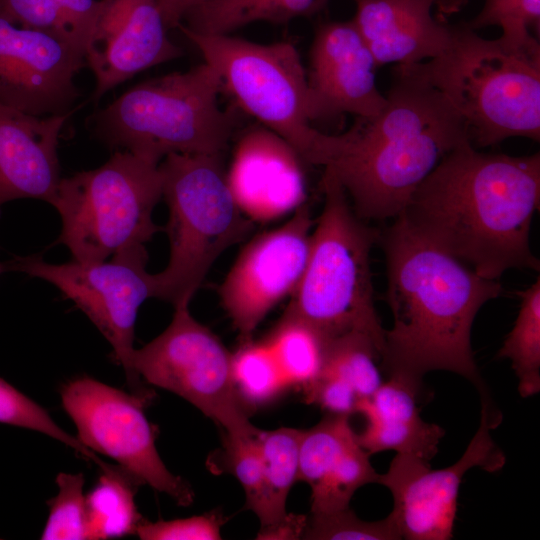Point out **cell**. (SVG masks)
Listing matches in <instances>:
<instances>
[{
	"label": "cell",
	"mask_w": 540,
	"mask_h": 540,
	"mask_svg": "<svg viewBox=\"0 0 540 540\" xmlns=\"http://www.w3.org/2000/svg\"><path fill=\"white\" fill-rule=\"evenodd\" d=\"M303 160L281 137L263 126L247 130L236 145L227 180L242 212L266 222L305 204Z\"/></svg>",
	"instance_id": "obj_18"
},
{
	"label": "cell",
	"mask_w": 540,
	"mask_h": 540,
	"mask_svg": "<svg viewBox=\"0 0 540 540\" xmlns=\"http://www.w3.org/2000/svg\"><path fill=\"white\" fill-rule=\"evenodd\" d=\"M377 68L352 19L320 25L306 71L316 120L343 113L377 116L387 102L376 84Z\"/></svg>",
	"instance_id": "obj_17"
},
{
	"label": "cell",
	"mask_w": 540,
	"mask_h": 540,
	"mask_svg": "<svg viewBox=\"0 0 540 540\" xmlns=\"http://www.w3.org/2000/svg\"><path fill=\"white\" fill-rule=\"evenodd\" d=\"M324 205L311 234L302 279L284 313L328 339L358 332L373 340L380 357L385 329L374 305L370 252L380 230L353 210L345 189L328 168L321 179Z\"/></svg>",
	"instance_id": "obj_5"
},
{
	"label": "cell",
	"mask_w": 540,
	"mask_h": 540,
	"mask_svg": "<svg viewBox=\"0 0 540 540\" xmlns=\"http://www.w3.org/2000/svg\"><path fill=\"white\" fill-rule=\"evenodd\" d=\"M304 515L288 514L279 524L266 529H260L258 539H300L307 525Z\"/></svg>",
	"instance_id": "obj_39"
},
{
	"label": "cell",
	"mask_w": 540,
	"mask_h": 540,
	"mask_svg": "<svg viewBox=\"0 0 540 540\" xmlns=\"http://www.w3.org/2000/svg\"><path fill=\"white\" fill-rule=\"evenodd\" d=\"M540 201V155L446 154L398 215L417 235L498 280L509 269L538 271L530 227Z\"/></svg>",
	"instance_id": "obj_1"
},
{
	"label": "cell",
	"mask_w": 540,
	"mask_h": 540,
	"mask_svg": "<svg viewBox=\"0 0 540 540\" xmlns=\"http://www.w3.org/2000/svg\"><path fill=\"white\" fill-rule=\"evenodd\" d=\"M159 164L117 150L100 167L61 178L50 204L62 221L58 242L73 260L104 261L159 231L152 219L162 197Z\"/></svg>",
	"instance_id": "obj_9"
},
{
	"label": "cell",
	"mask_w": 540,
	"mask_h": 540,
	"mask_svg": "<svg viewBox=\"0 0 540 540\" xmlns=\"http://www.w3.org/2000/svg\"><path fill=\"white\" fill-rule=\"evenodd\" d=\"M540 0H485L481 11L466 25L472 30L496 25L502 37L522 44L535 37L529 27L539 29Z\"/></svg>",
	"instance_id": "obj_35"
},
{
	"label": "cell",
	"mask_w": 540,
	"mask_h": 540,
	"mask_svg": "<svg viewBox=\"0 0 540 540\" xmlns=\"http://www.w3.org/2000/svg\"><path fill=\"white\" fill-rule=\"evenodd\" d=\"M58 492L48 501L49 515L43 540H87V510L82 473H59Z\"/></svg>",
	"instance_id": "obj_32"
},
{
	"label": "cell",
	"mask_w": 540,
	"mask_h": 540,
	"mask_svg": "<svg viewBox=\"0 0 540 540\" xmlns=\"http://www.w3.org/2000/svg\"><path fill=\"white\" fill-rule=\"evenodd\" d=\"M420 392L399 378L387 377L370 397L359 400L357 413L366 425L357 437L369 455L393 450L427 461L435 457L445 430L421 418Z\"/></svg>",
	"instance_id": "obj_21"
},
{
	"label": "cell",
	"mask_w": 540,
	"mask_h": 540,
	"mask_svg": "<svg viewBox=\"0 0 540 540\" xmlns=\"http://www.w3.org/2000/svg\"><path fill=\"white\" fill-rule=\"evenodd\" d=\"M159 167L170 257L153 274V297L190 303L217 258L246 238L254 222L234 198L222 154H169Z\"/></svg>",
	"instance_id": "obj_8"
},
{
	"label": "cell",
	"mask_w": 540,
	"mask_h": 540,
	"mask_svg": "<svg viewBox=\"0 0 540 540\" xmlns=\"http://www.w3.org/2000/svg\"><path fill=\"white\" fill-rule=\"evenodd\" d=\"M0 215H1V207H0Z\"/></svg>",
	"instance_id": "obj_43"
},
{
	"label": "cell",
	"mask_w": 540,
	"mask_h": 540,
	"mask_svg": "<svg viewBox=\"0 0 540 540\" xmlns=\"http://www.w3.org/2000/svg\"><path fill=\"white\" fill-rule=\"evenodd\" d=\"M168 29L177 28L186 11L198 0H157Z\"/></svg>",
	"instance_id": "obj_40"
},
{
	"label": "cell",
	"mask_w": 540,
	"mask_h": 540,
	"mask_svg": "<svg viewBox=\"0 0 540 540\" xmlns=\"http://www.w3.org/2000/svg\"><path fill=\"white\" fill-rule=\"evenodd\" d=\"M101 472L86 494L87 540L136 535L143 518L137 510L135 494L142 484L117 464Z\"/></svg>",
	"instance_id": "obj_24"
},
{
	"label": "cell",
	"mask_w": 540,
	"mask_h": 540,
	"mask_svg": "<svg viewBox=\"0 0 540 540\" xmlns=\"http://www.w3.org/2000/svg\"><path fill=\"white\" fill-rule=\"evenodd\" d=\"M303 430L283 427L259 430L256 439L262 458V485L254 514L260 529L282 522L289 513L286 502L289 491L298 481L299 446Z\"/></svg>",
	"instance_id": "obj_23"
},
{
	"label": "cell",
	"mask_w": 540,
	"mask_h": 540,
	"mask_svg": "<svg viewBox=\"0 0 540 540\" xmlns=\"http://www.w3.org/2000/svg\"><path fill=\"white\" fill-rule=\"evenodd\" d=\"M302 391L307 403L319 406L328 414L350 417L357 413L360 400L357 393L351 385L333 374L322 372Z\"/></svg>",
	"instance_id": "obj_38"
},
{
	"label": "cell",
	"mask_w": 540,
	"mask_h": 540,
	"mask_svg": "<svg viewBox=\"0 0 540 540\" xmlns=\"http://www.w3.org/2000/svg\"><path fill=\"white\" fill-rule=\"evenodd\" d=\"M264 339L290 387L303 390L322 373L330 339L307 322L283 313Z\"/></svg>",
	"instance_id": "obj_25"
},
{
	"label": "cell",
	"mask_w": 540,
	"mask_h": 540,
	"mask_svg": "<svg viewBox=\"0 0 540 540\" xmlns=\"http://www.w3.org/2000/svg\"><path fill=\"white\" fill-rule=\"evenodd\" d=\"M147 261L143 245L122 250L110 261L50 264L33 255L15 256L9 266L48 281L71 300L111 344L113 358L122 366L131 393L149 402L151 394L132 368L137 312L153 297L154 290Z\"/></svg>",
	"instance_id": "obj_11"
},
{
	"label": "cell",
	"mask_w": 540,
	"mask_h": 540,
	"mask_svg": "<svg viewBox=\"0 0 540 540\" xmlns=\"http://www.w3.org/2000/svg\"><path fill=\"white\" fill-rule=\"evenodd\" d=\"M480 422L461 458L453 465L433 469L430 461L397 454L388 470L379 474L378 484L393 497L390 512L401 539L450 540L457 515L458 494L466 472L472 468L495 473L506 457L493 440L491 431L502 421L493 409L487 390L480 392Z\"/></svg>",
	"instance_id": "obj_13"
},
{
	"label": "cell",
	"mask_w": 540,
	"mask_h": 540,
	"mask_svg": "<svg viewBox=\"0 0 540 540\" xmlns=\"http://www.w3.org/2000/svg\"><path fill=\"white\" fill-rule=\"evenodd\" d=\"M222 83L203 62L137 84L101 110L95 132L118 150L159 164L169 154H223L236 114L219 102Z\"/></svg>",
	"instance_id": "obj_6"
},
{
	"label": "cell",
	"mask_w": 540,
	"mask_h": 540,
	"mask_svg": "<svg viewBox=\"0 0 540 540\" xmlns=\"http://www.w3.org/2000/svg\"><path fill=\"white\" fill-rule=\"evenodd\" d=\"M520 307L512 330L497 357L511 361L518 379L519 394L531 397L540 392V279L519 292Z\"/></svg>",
	"instance_id": "obj_26"
},
{
	"label": "cell",
	"mask_w": 540,
	"mask_h": 540,
	"mask_svg": "<svg viewBox=\"0 0 540 540\" xmlns=\"http://www.w3.org/2000/svg\"><path fill=\"white\" fill-rule=\"evenodd\" d=\"M0 423L45 434L73 449L84 460L102 465L103 460L77 437L62 429L35 401L0 378Z\"/></svg>",
	"instance_id": "obj_31"
},
{
	"label": "cell",
	"mask_w": 540,
	"mask_h": 540,
	"mask_svg": "<svg viewBox=\"0 0 540 540\" xmlns=\"http://www.w3.org/2000/svg\"><path fill=\"white\" fill-rule=\"evenodd\" d=\"M86 65L67 41L20 26L0 13V103L35 116L69 113Z\"/></svg>",
	"instance_id": "obj_15"
},
{
	"label": "cell",
	"mask_w": 540,
	"mask_h": 540,
	"mask_svg": "<svg viewBox=\"0 0 540 540\" xmlns=\"http://www.w3.org/2000/svg\"><path fill=\"white\" fill-rule=\"evenodd\" d=\"M387 270L386 301L393 326L380 357L387 377L421 391L430 371L456 373L486 390L471 347L476 314L504 292L498 280L429 243L399 216L380 231Z\"/></svg>",
	"instance_id": "obj_2"
},
{
	"label": "cell",
	"mask_w": 540,
	"mask_h": 540,
	"mask_svg": "<svg viewBox=\"0 0 540 540\" xmlns=\"http://www.w3.org/2000/svg\"><path fill=\"white\" fill-rule=\"evenodd\" d=\"M256 435L233 437L224 434L223 450L213 461L215 470L228 472L239 481L245 493V508L252 512L262 485V458Z\"/></svg>",
	"instance_id": "obj_34"
},
{
	"label": "cell",
	"mask_w": 540,
	"mask_h": 540,
	"mask_svg": "<svg viewBox=\"0 0 540 540\" xmlns=\"http://www.w3.org/2000/svg\"><path fill=\"white\" fill-rule=\"evenodd\" d=\"M349 418L328 414L312 428L303 430L299 446L298 481L314 487L358 442Z\"/></svg>",
	"instance_id": "obj_28"
},
{
	"label": "cell",
	"mask_w": 540,
	"mask_h": 540,
	"mask_svg": "<svg viewBox=\"0 0 540 540\" xmlns=\"http://www.w3.org/2000/svg\"><path fill=\"white\" fill-rule=\"evenodd\" d=\"M223 523L224 518L218 512L168 521L143 519L136 535L142 540H218L222 538Z\"/></svg>",
	"instance_id": "obj_37"
},
{
	"label": "cell",
	"mask_w": 540,
	"mask_h": 540,
	"mask_svg": "<svg viewBox=\"0 0 540 540\" xmlns=\"http://www.w3.org/2000/svg\"><path fill=\"white\" fill-rule=\"evenodd\" d=\"M219 74L240 110L285 140L304 163L328 166L343 136L312 126L316 120L307 73L289 42L261 44L230 34H199L177 27Z\"/></svg>",
	"instance_id": "obj_7"
},
{
	"label": "cell",
	"mask_w": 540,
	"mask_h": 540,
	"mask_svg": "<svg viewBox=\"0 0 540 540\" xmlns=\"http://www.w3.org/2000/svg\"><path fill=\"white\" fill-rule=\"evenodd\" d=\"M303 539L310 540H397L399 530L391 514L377 521L357 517L350 507L326 513L311 514Z\"/></svg>",
	"instance_id": "obj_33"
},
{
	"label": "cell",
	"mask_w": 540,
	"mask_h": 540,
	"mask_svg": "<svg viewBox=\"0 0 540 540\" xmlns=\"http://www.w3.org/2000/svg\"><path fill=\"white\" fill-rule=\"evenodd\" d=\"M419 67L460 115L471 144L540 139V45L480 37L455 26L450 48Z\"/></svg>",
	"instance_id": "obj_4"
},
{
	"label": "cell",
	"mask_w": 540,
	"mask_h": 540,
	"mask_svg": "<svg viewBox=\"0 0 540 540\" xmlns=\"http://www.w3.org/2000/svg\"><path fill=\"white\" fill-rule=\"evenodd\" d=\"M190 303L174 305L168 327L134 349L137 377L185 399L220 425L225 434L251 437L259 431L248 416L232 377V353L190 313Z\"/></svg>",
	"instance_id": "obj_10"
},
{
	"label": "cell",
	"mask_w": 540,
	"mask_h": 540,
	"mask_svg": "<svg viewBox=\"0 0 540 540\" xmlns=\"http://www.w3.org/2000/svg\"><path fill=\"white\" fill-rule=\"evenodd\" d=\"M70 114L35 116L0 103V207L20 198L50 203L61 180L57 148Z\"/></svg>",
	"instance_id": "obj_19"
},
{
	"label": "cell",
	"mask_w": 540,
	"mask_h": 540,
	"mask_svg": "<svg viewBox=\"0 0 540 540\" xmlns=\"http://www.w3.org/2000/svg\"><path fill=\"white\" fill-rule=\"evenodd\" d=\"M314 220L308 204L283 225L255 236L240 252L219 296L240 334L252 338L266 315L297 289L307 264Z\"/></svg>",
	"instance_id": "obj_14"
},
{
	"label": "cell",
	"mask_w": 540,
	"mask_h": 540,
	"mask_svg": "<svg viewBox=\"0 0 540 540\" xmlns=\"http://www.w3.org/2000/svg\"><path fill=\"white\" fill-rule=\"evenodd\" d=\"M157 0H101L85 48L96 80L94 99L155 65L174 60L182 49L167 34Z\"/></svg>",
	"instance_id": "obj_16"
},
{
	"label": "cell",
	"mask_w": 540,
	"mask_h": 540,
	"mask_svg": "<svg viewBox=\"0 0 540 540\" xmlns=\"http://www.w3.org/2000/svg\"><path fill=\"white\" fill-rule=\"evenodd\" d=\"M369 454L355 443L336 466L311 488V514H326L350 507L354 493L364 485L377 483L379 473Z\"/></svg>",
	"instance_id": "obj_30"
},
{
	"label": "cell",
	"mask_w": 540,
	"mask_h": 540,
	"mask_svg": "<svg viewBox=\"0 0 540 540\" xmlns=\"http://www.w3.org/2000/svg\"><path fill=\"white\" fill-rule=\"evenodd\" d=\"M232 377L248 410L270 403L290 388L265 339L242 341L232 353Z\"/></svg>",
	"instance_id": "obj_27"
},
{
	"label": "cell",
	"mask_w": 540,
	"mask_h": 540,
	"mask_svg": "<svg viewBox=\"0 0 540 540\" xmlns=\"http://www.w3.org/2000/svg\"><path fill=\"white\" fill-rule=\"evenodd\" d=\"M468 0H436L437 18L444 21L446 17L458 13Z\"/></svg>",
	"instance_id": "obj_41"
},
{
	"label": "cell",
	"mask_w": 540,
	"mask_h": 540,
	"mask_svg": "<svg viewBox=\"0 0 540 540\" xmlns=\"http://www.w3.org/2000/svg\"><path fill=\"white\" fill-rule=\"evenodd\" d=\"M378 359L380 353L373 340L351 332L330 339L322 372L347 382L361 400L370 397L383 382Z\"/></svg>",
	"instance_id": "obj_29"
},
{
	"label": "cell",
	"mask_w": 540,
	"mask_h": 540,
	"mask_svg": "<svg viewBox=\"0 0 540 540\" xmlns=\"http://www.w3.org/2000/svg\"><path fill=\"white\" fill-rule=\"evenodd\" d=\"M386 105L357 118L338 156L337 177L363 220L396 218L416 188L451 150L470 141L463 120L419 63L397 65Z\"/></svg>",
	"instance_id": "obj_3"
},
{
	"label": "cell",
	"mask_w": 540,
	"mask_h": 540,
	"mask_svg": "<svg viewBox=\"0 0 540 540\" xmlns=\"http://www.w3.org/2000/svg\"><path fill=\"white\" fill-rule=\"evenodd\" d=\"M0 13L20 26L47 32L67 41L85 57L84 46L59 0H0Z\"/></svg>",
	"instance_id": "obj_36"
},
{
	"label": "cell",
	"mask_w": 540,
	"mask_h": 540,
	"mask_svg": "<svg viewBox=\"0 0 540 540\" xmlns=\"http://www.w3.org/2000/svg\"><path fill=\"white\" fill-rule=\"evenodd\" d=\"M60 395L83 445L114 459L141 484L167 494L177 504L193 503L189 483L173 474L157 451L155 431L144 413L146 401L86 376L69 381Z\"/></svg>",
	"instance_id": "obj_12"
},
{
	"label": "cell",
	"mask_w": 540,
	"mask_h": 540,
	"mask_svg": "<svg viewBox=\"0 0 540 540\" xmlns=\"http://www.w3.org/2000/svg\"><path fill=\"white\" fill-rule=\"evenodd\" d=\"M329 0H198L184 14L185 29L224 35L256 22L287 23L322 10Z\"/></svg>",
	"instance_id": "obj_22"
},
{
	"label": "cell",
	"mask_w": 540,
	"mask_h": 540,
	"mask_svg": "<svg viewBox=\"0 0 540 540\" xmlns=\"http://www.w3.org/2000/svg\"><path fill=\"white\" fill-rule=\"evenodd\" d=\"M352 19L378 67L411 65L444 54L455 26L434 18L436 0H354Z\"/></svg>",
	"instance_id": "obj_20"
},
{
	"label": "cell",
	"mask_w": 540,
	"mask_h": 540,
	"mask_svg": "<svg viewBox=\"0 0 540 540\" xmlns=\"http://www.w3.org/2000/svg\"><path fill=\"white\" fill-rule=\"evenodd\" d=\"M10 270L9 261L7 262H0V276Z\"/></svg>",
	"instance_id": "obj_42"
}]
</instances>
